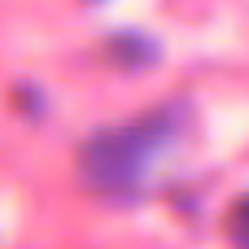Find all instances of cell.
I'll list each match as a JSON object with an SVG mask.
<instances>
[{
    "instance_id": "6da1fadb",
    "label": "cell",
    "mask_w": 249,
    "mask_h": 249,
    "mask_svg": "<svg viewBox=\"0 0 249 249\" xmlns=\"http://www.w3.org/2000/svg\"><path fill=\"white\" fill-rule=\"evenodd\" d=\"M171 140H175L171 118H144V123H131L118 131H105L83 149V175L92 188L118 197L144 179V171L153 166L158 153H166Z\"/></svg>"
},
{
    "instance_id": "7a4b0ae2",
    "label": "cell",
    "mask_w": 249,
    "mask_h": 249,
    "mask_svg": "<svg viewBox=\"0 0 249 249\" xmlns=\"http://www.w3.org/2000/svg\"><path fill=\"white\" fill-rule=\"evenodd\" d=\"M228 232H232V241L249 245V197H241V201L232 206V214H228Z\"/></svg>"
}]
</instances>
